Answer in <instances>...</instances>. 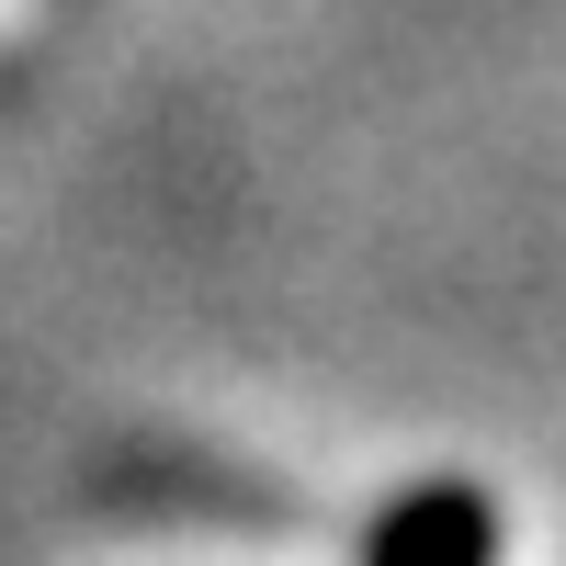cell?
<instances>
[{
    "label": "cell",
    "mask_w": 566,
    "mask_h": 566,
    "mask_svg": "<svg viewBox=\"0 0 566 566\" xmlns=\"http://www.w3.org/2000/svg\"><path fill=\"white\" fill-rule=\"evenodd\" d=\"M488 555H499V522H488L476 488H419V499L386 510L363 566H488Z\"/></svg>",
    "instance_id": "cell-1"
}]
</instances>
